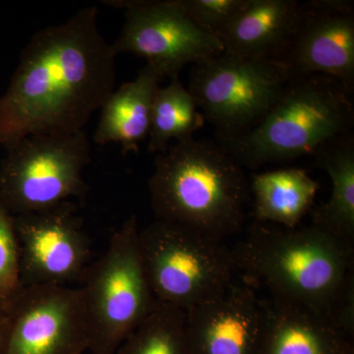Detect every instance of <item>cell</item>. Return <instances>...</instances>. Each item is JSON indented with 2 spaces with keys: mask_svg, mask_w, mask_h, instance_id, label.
Masks as SVG:
<instances>
[{
  "mask_svg": "<svg viewBox=\"0 0 354 354\" xmlns=\"http://www.w3.org/2000/svg\"><path fill=\"white\" fill-rule=\"evenodd\" d=\"M351 91L328 76L291 78L259 123L220 144L249 169L315 155L330 142L351 134Z\"/></svg>",
  "mask_w": 354,
  "mask_h": 354,
  "instance_id": "277c9868",
  "label": "cell"
},
{
  "mask_svg": "<svg viewBox=\"0 0 354 354\" xmlns=\"http://www.w3.org/2000/svg\"><path fill=\"white\" fill-rule=\"evenodd\" d=\"M139 232L136 216H130L113 232L106 252L91 263L81 279L88 354H115L160 304L142 261Z\"/></svg>",
  "mask_w": 354,
  "mask_h": 354,
  "instance_id": "5b68a950",
  "label": "cell"
},
{
  "mask_svg": "<svg viewBox=\"0 0 354 354\" xmlns=\"http://www.w3.org/2000/svg\"><path fill=\"white\" fill-rule=\"evenodd\" d=\"M115 354H193L183 310L160 304L121 344Z\"/></svg>",
  "mask_w": 354,
  "mask_h": 354,
  "instance_id": "ffe728a7",
  "label": "cell"
},
{
  "mask_svg": "<svg viewBox=\"0 0 354 354\" xmlns=\"http://www.w3.org/2000/svg\"><path fill=\"white\" fill-rule=\"evenodd\" d=\"M86 354H88V353H86Z\"/></svg>",
  "mask_w": 354,
  "mask_h": 354,
  "instance_id": "cb8c5ba5",
  "label": "cell"
},
{
  "mask_svg": "<svg viewBox=\"0 0 354 354\" xmlns=\"http://www.w3.org/2000/svg\"><path fill=\"white\" fill-rule=\"evenodd\" d=\"M263 354H339L342 332L327 316L286 300H264Z\"/></svg>",
  "mask_w": 354,
  "mask_h": 354,
  "instance_id": "9a60e30c",
  "label": "cell"
},
{
  "mask_svg": "<svg viewBox=\"0 0 354 354\" xmlns=\"http://www.w3.org/2000/svg\"><path fill=\"white\" fill-rule=\"evenodd\" d=\"M115 57L95 6L35 32L0 95V146L83 131L114 91Z\"/></svg>",
  "mask_w": 354,
  "mask_h": 354,
  "instance_id": "6da1fadb",
  "label": "cell"
},
{
  "mask_svg": "<svg viewBox=\"0 0 354 354\" xmlns=\"http://www.w3.org/2000/svg\"><path fill=\"white\" fill-rule=\"evenodd\" d=\"M139 245L160 304L186 312L223 295L235 283L232 249L223 241L156 220L140 230Z\"/></svg>",
  "mask_w": 354,
  "mask_h": 354,
  "instance_id": "8992f818",
  "label": "cell"
},
{
  "mask_svg": "<svg viewBox=\"0 0 354 354\" xmlns=\"http://www.w3.org/2000/svg\"><path fill=\"white\" fill-rule=\"evenodd\" d=\"M106 6L124 10L125 21L111 44L115 55L144 58L164 78L179 77L196 64L225 51L220 39L195 24L177 0H109Z\"/></svg>",
  "mask_w": 354,
  "mask_h": 354,
  "instance_id": "9c48e42d",
  "label": "cell"
},
{
  "mask_svg": "<svg viewBox=\"0 0 354 354\" xmlns=\"http://www.w3.org/2000/svg\"><path fill=\"white\" fill-rule=\"evenodd\" d=\"M247 285L271 297L304 305L330 320L353 279V247L325 228L255 223L232 249ZM332 322V321H330Z\"/></svg>",
  "mask_w": 354,
  "mask_h": 354,
  "instance_id": "7a4b0ae2",
  "label": "cell"
},
{
  "mask_svg": "<svg viewBox=\"0 0 354 354\" xmlns=\"http://www.w3.org/2000/svg\"><path fill=\"white\" fill-rule=\"evenodd\" d=\"M184 12L205 32L218 36L239 15L248 0H177Z\"/></svg>",
  "mask_w": 354,
  "mask_h": 354,
  "instance_id": "7402d4cb",
  "label": "cell"
},
{
  "mask_svg": "<svg viewBox=\"0 0 354 354\" xmlns=\"http://www.w3.org/2000/svg\"><path fill=\"white\" fill-rule=\"evenodd\" d=\"M148 185L156 220L220 241L245 223L251 199L245 174L221 144L192 138L169 146L156 156Z\"/></svg>",
  "mask_w": 354,
  "mask_h": 354,
  "instance_id": "3957f363",
  "label": "cell"
},
{
  "mask_svg": "<svg viewBox=\"0 0 354 354\" xmlns=\"http://www.w3.org/2000/svg\"><path fill=\"white\" fill-rule=\"evenodd\" d=\"M87 324L80 288L24 286L8 314L3 354H86Z\"/></svg>",
  "mask_w": 354,
  "mask_h": 354,
  "instance_id": "8fae6325",
  "label": "cell"
},
{
  "mask_svg": "<svg viewBox=\"0 0 354 354\" xmlns=\"http://www.w3.org/2000/svg\"><path fill=\"white\" fill-rule=\"evenodd\" d=\"M185 314L193 354H252L260 346L264 300L246 283H234Z\"/></svg>",
  "mask_w": 354,
  "mask_h": 354,
  "instance_id": "4fadbf2b",
  "label": "cell"
},
{
  "mask_svg": "<svg viewBox=\"0 0 354 354\" xmlns=\"http://www.w3.org/2000/svg\"><path fill=\"white\" fill-rule=\"evenodd\" d=\"M205 120L196 101L179 77L171 79L165 87H158L153 95L149 130L148 151L164 153L171 140L178 142L194 138L204 127Z\"/></svg>",
  "mask_w": 354,
  "mask_h": 354,
  "instance_id": "d6986e66",
  "label": "cell"
},
{
  "mask_svg": "<svg viewBox=\"0 0 354 354\" xmlns=\"http://www.w3.org/2000/svg\"><path fill=\"white\" fill-rule=\"evenodd\" d=\"M290 80L277 60L223 51L193 64L188 91L221 142L259 123Z\"/></svg>",
  "mask_w": 354,
  "mask_h": 354,
  "instance_id": "ba28073f",
  "label": "cell"
},
{
  "mask_svg": "<svg viewBox=\"0 0 354 354\" xmlns=\"http://www.w3.org/2000/svg\"><path fill=\"white\" fill-rule=\"evenodd\" d=\"M295 0H248L218 39L225 53L277 59L290 44L301 18Z\"/></svg>",
  "mask_w": 354,
  "mask_h": 354,
  "instance_id": "5bb4252c",
  "label": "cell"
},
{
  "mask_svg": "<svg viewBox=\"0 0 354 354\" xmlns=\"http://www.w3.org/2000/svg\"><path fill=\"white\" fill-rule=\"evenodd\" d=\"M7 332H8V316L0 313V354H3L6 348Z\"/></svg>",
  "mask_w": 354,
  "mask_h": 354,
  "instance_id": "603a6c76",
  "label": "cell"
},
{
  "mask_svg": "<svg viewBox=\"0 0 354 354\" xmlns=\"http://www.w3.org/2000/svg\"><path fill=\"white\" fill-rule=\"evenodd\" d=\"M315 164L327 172L332 192L327 202L313 211L312 223L339 239L354 241V142L346 135L315 153Z\"/></svg>",
  "mask_w": 354,
  "mask_h": 354,
  "instance_id": "ac0fdd59",
  "label": "cell"
},
{
  "mask_svg": "<svg viewBox=\"0 0 354 354\" xmlns=\"http://www.w3.org/2000/svg\"><path fill=\"white\" fill-rule=\"evenodd\" d=\"M165 78L146 64L136 78L113 91L102 104L94 142L99 146L115 143L123 153L138 152L148 138L153 95Z\"/></svg>",
  "mask_w": 354,
  "mask_h": 354,
  "instance_id": "2e32d148",
  "label": "cell"
},
{
  "mask_svg": "<svg viewBox=\"0 0 354 354\" xmlns=\"http://www.w3.org/2000/svg\"><path fill=\"white\" fill-rule=\"evenodd\" d=\"M277 62L291 78L324 75L353 90L354 14L348 0H317L302 4L301 18Z\"/></svg>",
  "mask_w": 354,
  "mask_h": 354,
  "instance_id": "7c38bea8",
  "label": "cell"
},
{
  "mask_svg": "<svg viewBox=\"0 0 354 354\" xmlns=\"http://www.w3.org/2000/svg\"><path fill=\"white\" fill-rule=\"evenodd\" d=\"M91 152L84 130L26 137L7 150L0 162V202L11 215L19 216L82 197Z\"/></svg>",
  "mask_w": 354,
  "mask_h": 354,
  "instance_id": "52a82bcc",
  "label": "cell"
},
{
  "mask_svg": "<svg viewBox=\"0 0 354 354\" xmlns=\"http://www.w3.org/2000/svg\"><path fill=\"white\" fill-rule=\"evenodd\" d=\"M13 216L23 286H67L82 279L92 254L73 203Z\"/></svg>",
  "mask_w": 354,
  "mask_h": 354,
  "instance_id": "30bf717a",
  "label": "cell"
},
{
  "mask_svg": "<svg viewBox=\"0 0 354 354\" xmlns=\"http://www.w3.org/2000/svg\"><path fill=\"white\" fill-rule=\"evenodd\" d=\"M319 187L315 179L297 167L252 174L256 223L297 227L313 206Z\"/></svg>",
  "mask_w": 354,
  "mask_h": 354,
  "instance_id": "e0dca14e",
  "label": "cell"
},
{
  "mask_svg": "<svg viewBox=\"0 0 354 354\" xmlns=\"http://www.w3.org/2000/svg\"><path fill=\"white\" fill-rule=\"evenodd\" d=\"M23 288L14 216L0 202V313L8 316Z\"/></svg>",
  "mask_w": 354,
  "mask_h": 354,
  "instance_id": "44dd1931",
  "label": "cell"
}]
</instances>
